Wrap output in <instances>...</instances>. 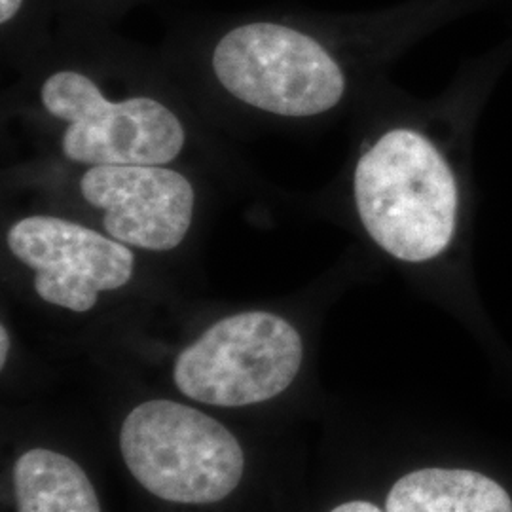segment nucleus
I'll return each mask as SVG.
<instances>
[{"mask_svg":"<svg viewBox=\"0 0 512 512\" xmlns=\"http://www.w3.org/2000/svg\"><path fill=\"white\" fill-rule=\"evenodd\" d=\"M351 198L368 239L404 264L431 262L458 238V173L423 129L403 124L374 135L353 165Z\"/></svg>","mask_w":512,"mask_h":512,"instance_id":"1","label":"nucleus"},{"mask_svg":"<svg viewBox=\"0 0 512 512\" xmlns=\"http://www.w3.org/2000/svg\"><path fill=\"white\" fill-rule=\"evenodd\" d=\"M205 63L228 97L277 118H317L348 95L344 57L304 19L262 16L224 25L207 38Z\"/></svg>","mask_w":512,"mask_h":512,"instance_id":"2","label":"nucleus"},{"mask_svg":"<svg viewBox=\"0 0 512 512\" xmlns=\"http://www.w3.org/2000/svg\"><path fill=\"white\" fill-rule=\"evenodd\" d=\"M38 105L57 128V150L74 167L173 165L188 147L183 116L148 93L114 97L92 73L65 65L44 74Z\"/></svg>","mask_w":512,"mask_h":512,"instance_id":"3","label":"nucleus"},{"mask_svg":"<svg viewBox=\"0 0 512 512\" xmlns=\"http://www.w3.org/2000/svg\"><path fill=\"white\" fill-rule=\"evenodd\" d=\"M120 450L145 490L186 505L222 501L238 488L245 469L238 439L220 421L173 401H148L131 410Z\"/></svg>","mask_w":512,"mask_h":512,"instance_id":"4","label":"nucleus"},{"mask_svg":"<svg viewBox=\"0 0 512 512\" xmlns=\"http://www.w3.org/2000/svg\"><path fill=\"white\" fill-rule=\"evenodd\" d=\"M304 342L291 321L272 311L222 317L177 355L173 380L192 401L213 406L266 403L293 384Z\"/></svg>","mask_w":512,"mask_h":512,"instance_id":"5","label":"nucleus"},{"mask_svg":"<svg viewBox=\"0 0 512 512\" xmlns=\"http://www.w3.org/2000/svg\"><path fill=\"white\" fill-rule=\"evenodd\" d=\"M8 255L33 275L40 300L86 313L99 296L124 289L135 275L137 256L92 222L57 213H27L4 232Z\"/></svg>","mask_w":512,"mask_h":512,"instance_id":"6","label":"nucleus"},{"mask_svg":"<svg viewBox=\"0 0 512 512\" xmlns=\"http://www.w3.org/2000/svg\"><path fill=\"white\" fill-rule=\"evenodd\" d=\"M74 190L93 226L133 251L171 253L196 220V186L175 165L78 167Z\"/></svg>","mask_w":512,"mask_h":512,"instance_id":"7","label":"nucleus"},{"mask_svg":"<svg viewBox=\"0 0 512 512\" xmlns=\"http://www.w3.org/2000/svg\"><path fill=\"white\" fill-rule=\"evenodd\" d=\"M385 512H512V501L488 476L433 467L403 476L387 495Z\"/></svg>","mask_w":512,"mask_h":512,"instance_id":"8","label":"nucleus"},{"mask_svg":"<svg viewBox=\"0 0 512 512\" xmlns=\"http://www.w3.org/2000/svg\"><path fill=\"white\" fill-rule=\"evenodd\" d=\"M18 512H101L84 469L52 450H29L14 467Z\"/></svg>","mask_w":512,"mask_h":512,"instance_id":"9","label":"nucleus"},{"mask_svg":"<svg viewBox=\"0 0 512 512\" xmlns=\"http://www.w3.org/2000/svg\"><path fill=\"white\" fill-rule=\"evenodd\" d=\"M330 512H382L376 505L368 503V501H349L340 507H336L334 511Z\"/></svg>","mask_w":512,"mask_h":512,"instance_id":"10","label":"nucleus"},{"mask_svg":"<svg viewBox=\"0 0 512 512\" xmlns=\"http://www.w3.org/2000/svg\"><path fill=\"white\" fill-rule=\"evenodd\" d=\"M8 351H10V336H8V329L2 325L0 327V366L6 365Z\"/></svg>","mask_w":512,"mask_h":512,"instance_id":"11","label":"nucleus"},{"mask_svg":"<svg viewBox=\"0 0 512 512\" xmlns=\"http://www.w3.org/2000/svg\"><path fill=\"white\" fill-rule=\"evenodd\" d=\"M99 2H109V0H99Z\"/></svg>","mask_w":512,"mask_h":512,"instance_id":"12","label":"nucleus"}]
</instances>
